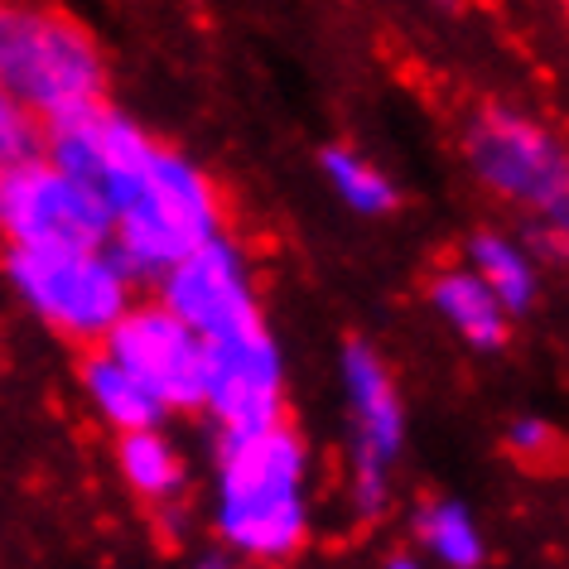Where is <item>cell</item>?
I'll return each instance as SVG.
<instances>
[{
    "label": "cell",
    "mask_w": 569,
    "mask_h": 569,
    "mask_svg": "<svg viewBox=\"0 0 569 569\" xmlns=\"http://www.w3.org/2000/svg\"><path fill=\"white\" fill-rule=\"evenodd\" d=\"M212 526L241 560L280 565L309 540V449L290 425L218 445Z\"/></svg>",
    "instance_id": "obj_1"
},
{
    "label": "cell",
    "mask_w": 569,
    "mask_h": 569,
    "mask_svg": "<svg viewBox=\"0 0 569 569\" xmlns=\"http://www.w3.org/2000/svg\"><path fill=\"white\" fill-rule=\"evenodd\" d=\"M0 92L34 121H63L107 102V63L97 39L59 10L0 6Z\"/></svg>",
    "instance_id": "obj_2"
},
{
    "label": "cell",
    "mask_w": 569,
    "mask_h": 569,
    "mask_svg": "<svg viewBox=\"0 0 569 569\" xmlns=\"http://www.w3.org/2000/svg\"><path fill=\"white\" fill-rule=\"evenodd\" d=\"M222 237V198L193 160L160 150L146 183L111 222V261L126 280H160L183 256Z\"/></svg>",
    "instance_id": "obj_3"
},
{
    "label": "cell",
    "mask_w": 569,
    "mask_h": 569,
    "mask_svg": "<svg viewBox=\"0 0 569 569\" xmlns=\"http://www.w3.org/2000/svg\"><path fill=\"white\" fill-rule=\"evenodd\" d=\"M463 154L497 198L531 212V227L569 241V150L560 136L511 107H482L468 121Z\"/></svg>",
    "instance_id": "obj_4"
},
{
    "label": "cell",
    "mask_w": 569,
    "mask_h": 569,
    "mask_svg": "<svg viewBox=\"0 0 569 569\" xmlns=\"http://www.w3.org/2000/svg\"><path fill=\"white\" fill-rule=\"evenodd\" d=\"M338 387L348 406V507L362 526L381 521L391 502V468L406 449V410L381 352L367 338H348L338 352Z\"/></svg>",
    "instance_id": "obj_5"
},
{
    "label": "cell",
    "mask_w": 569,
    "mask_h": 569,
    "mask_svg": "<svg viewBox=\"0 0 569 569\" xmlns=\"http://www.w3.org/2000/svg\"><path fill=\"white\" fill-rule=\"evenodd\" d=\"M6 270L34 315L78 343H102L131 309V280L111 251H6Z\"/></svg>",
    "instance_id": "obj_6"
},
{
    "label": "cell",
    "mask_w": 569,
    "mask_h": 569,
    "mask_svg": "<svg viewBox=\"0 0 569 569\" xmlns=\"http://www.w3.org/2000/svg\"><path fill=\"white\" fill-rule=\"evenodd\" d=\"M0 241L6 251H107L111 212L82 183L34 160L0 174Z\"/></svg>",
    "instance_id": "obj_7"
},
{
    "label": "cell",
    "mask_w": 569,
    "mask_h": 569,
    "mask_svg": "<svg viewBox=\"0 0 569 569\" xmlns=\"http://www.w3.org/2000/svg\"><path fill=\"white\" fill-rule=\"evenodd\" d=\"M198 410L218 425V445L284 425V352L266 323L203 348V406Z\"/></svg>",
    "instance_id": "obj_8"
},
{
    "label": "cell",
    "mask_w": 569,
    "mask_h": 569,
    "mask_svg": "<svg viewBox=\"0 0 569 569\" xmlns=\"http://www.w3.org/2000/svg\"><path fill=\"white\" fill-rule=\"evenodd\" d=\"M160 309H169L198 343H227L237 333L261 329V300H256V280L241 247L232 237H218L193 256H183L174 270L160 276Z\"/></svg>",
    "instance_id": "obj_9"
},
{
    "label": "cell",
    "mask_w": 569,
    "mask_h": 569,
    "mask_svg": "<svg viewBox=\"0 0 569 569\" xmlns=\"http://www.w3.org/2000/svg\"><path fill=\"white\" fill-rule=\"evenodd\" d=\"M102 352L164 410L203 406V343L160 305H131L102 338Z\"/></svg>",
    "instance_id": "obj_10"
},
{
    "label": "cell",
    "mask_w": 569,
    "mask_h": 569,
    "mask_svg": "<svg viewBox=\"0 0 569 569\" xmlns=\"http://www.w3.org/2000/svg\"><path fill=\"white\" fill-rule=\"evenodd\" d=\"M430 305L468 348L497 352L507 343V329H511L507 309L492 300V290L468 266H445L439 270V276L430 280Z\"/></svg>",
    "instance_id": "obj_11"
},
{
    "label": "cell",
    "mask_w": 569,
    "mask_h": 569,
    "mask_svg": "<svg viewBox=\"0 0 569 569\" xmlns=\"http://www.w3.org/2000/svg\"><path fill=\"white\" fill-rule=\"evenodd\" d=\"M468 270L488 284L492 290V300L507 309V319L511 315H526V309L536 305V290H540V266L526 256V247L517 237H507V232H473L468 237Z\"/></svg>",
    "instance_id": "obj_12"
},
{
    "label": "cell",
    "mask_w": 569,
    "mask_h": 569,
    "mask_svg": "<svg viewBox=\"0 0 569 569\" xmlns=\"http://www.w3.org/2000/svg\"><path fill=\"white\" fill-rule=\"evenodd\" d=\"M410 531H416L420 550L430 555L439 569H478L488 560V540H482L478 517L463 502H453V497L425 502L416 511V521H410Z\"/></svg>",
    "instance_id": "obj_13"
},
{
    "label": "cell",
    "mask_w": 569,
    "mask_h": 569,
    "mask_svg": "<svg viewBox=\"0 0 569 569\" xmlns=\"http://www.w3.org/2000/svg\"><path fill=\"white\" fill-rule=\"evenodd\" d=\"M82 387H88L92 406L102 410V420L117 425L121 435L160 430V420L169 416V410L154 401V396L140 387V381L126 377L121 367L107 358V352H88V358H82Z\"/></svg>",
    "instance_id": "obj_14"
},
{
    "label": "cell",
    "mask_w": 569,
    "mask_h": 569,
    "mask_svg": "<svg viewBox=\"0 0 569 569\" xmlns=\"http://www.w3.org/2000/svg\"><path fill=\"white\" fill-rule=\"evenodd\" d=\"M117 459H121L126 482H131L146 502L169 507V502H179V497H183V459H179V449L169 445L160 430L121 435Z\"/></svg>",
    "instance_id": "obj_15"
},
{
    "label": "cell",
    "mask_w": 569,
    "mask_h": 569,
    "mask_svg": "<svg viewBox=\"0 0 569 569\" xmlns=\"http://www.w3.org/2000/svg\"><path fill=\"white\" fill-rule=\"evenodd\" d=\"M319 169L329 179V189L343 198V208H352L358 218H387L401 203L396 193V179L387 169H377L372 160H362L358 150H343V146H329L319 154Z\"/></svg>",
    "instance_id": "obj_16"
},
{
    "label": "cell",
    "mask_w": 569,
    "mask_h": 569,
    "mask_svg": "<svg viewBox=\"0 0 569 569\" xmlns=\"http://www.w3.org/2000/svg\"><path fill=\"white\" fill-rule=\"evenodd\" d=\"M44 160V121H34L16 97L0 92V174Z\"/></svg>",
    "instance_id": "obj_17"
},
{
    "label": "cell",
    "mask_w": 569,
    "mask_h": 569,
    "mask_svg": "<svg viewBox=\"0 0 569 569\" xmlns=\"http://www.w3.org/2000/svg\"><path fill=\"white\" fill-rule=\"evenodd\" d=\"M507 449L517 453V459H546L555 449V430L540 416H517L507 425Z\"/></svg>",
    "instance_id": "obj_18"
},
{
    "label": "cell",
    "mask_w": 569,
    "mask_h": 569,
    "mask_svg": "<svg viewBox=\"0 0 569 569\" xmlns=\"http://www.w3.org/2000/svg\"><path fill=\"white\" fill-rule=\"evenodd\" d=\"M387 569H430V565H420L416 555H391V560H387Z\"/></svg>",
    "instance_id": "obj_19"
},
{
    "label": "cell",
    "mask_w": 569,
    "mask_h": 569,
    "mask_svg": "<svg viewBox=\"0 0 569 569\" xmlns=\"http://www.w3.org/2000/svg\"><path fill=\"white\" fill-rule=\"evenodd\" d=\"M208 569H232V565H218V560H212V565H208Z\"/></svg>",
    "instance_id": "obj_20"
}]
</instances>
